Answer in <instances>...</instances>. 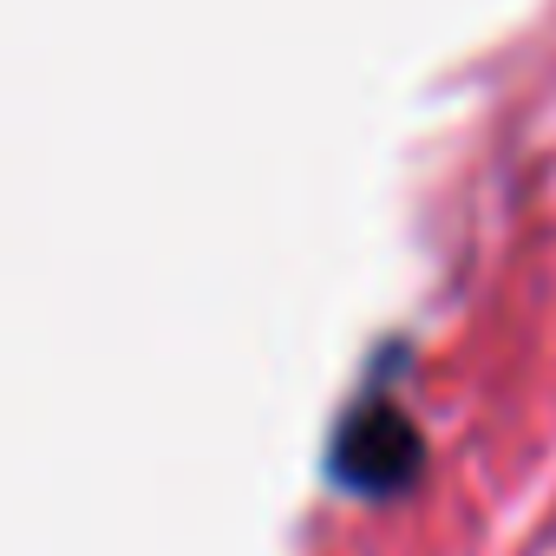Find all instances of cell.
<instances>
[{
	"mask_svg": "<svg viewBox=\"0 0 556 556\" xmlns=\"http://www.w3.org/2000/svg\"><path fill=\"white\" fill-rule=\"evenodd\" d=\"M419 465V439L406 426L400 406L387 400H361L348 419H341V439H334V471L348 491H400Z\"/></svg>",
	"mask_w": 556,
	"mask_h": 556,
	"instance_id": "obj_1",
	"label": "cell"
}]
</instances>
